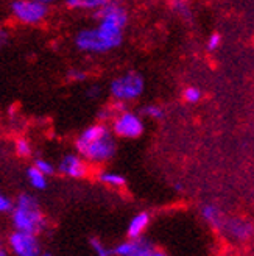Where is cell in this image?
Returning <instances> with one entry per match:
<instances>
[{"mask_svg":"<svg viewBox=\"0 0 254 256\" xmlns=\"http://www.w3.org/2000/svg\"><path fill=\"white\" fill-rule=\"evenodd\" d=\"M109 91L117 102L134 100L144 92V78L137 72H128L119 76V78L112 80Z\"/></svg>","mask_w":254,"mask_h":256,"instance_id":"5","label":"cell"},{"mask_svg":"<svg viewBox=\"0 0 254 256\" xmlns=\"http://www.w3.org/2000/svg\"><path fill=\"white\" fill-rule=\"evenodd\" d=\"M87 170L89 168L86 160L81 155H73V153L62 156L58 164V172L69 178H84L87 175Z\"/></svg>","mask_w":254,"mask_h":256,"instance_id":"8","label":"cell"},{"mask_svg":"<svg viewBox=\"0 0 254 256\" xmlns=\"http://www.w3.org/2000/svg\"><path fill=\"white\" fill-rule=\"evenodd\" d=\"M150 252H153V247H151L148 240L142 238L128 239L112 250V253L116 256H147Z\"/></svg>","mask_w":254,"mask_h":256,"instance_id":"9","label":"cell"},{"mask_svg":"<svg viewBox=\"0 0 254 256\" xmlns=\"http://www.w3.org/2000/svg\"><path fill=\"white\" fill-rule=\"evenodd\" d=\"M220 44H222V36L219 33H214V34H211L208 38L206 47H208V50H211V52H212V50H217L220 47Z\"/></svg>","mask_w":254,"mask_h":256,"instance_id":"21","label":"cell"},{"mask_svg":"<svg viewBox=\"0 0 254 256\" xmlns=\"http://www.w3.org/2000/svg\"><path fill=\"white\" fill-rule=\"evenodd\" d=\"M75 147L78 155L89 162H105L116 153V142L105 124H94L83 130L75 140Z\"/></svg>","mask_w":254,"mask_h":256,"instance_id":"2","label":"cell"},{"mask_svg":"<svg viewBox=\"0 0 254 256\" xmlns=\"http://www.w3.org/2000/svg\"><path fill=\"white\" fill-rule=\"evenodd\" d=\"M97 19L98 27L81 30L75 38V46L81 52L105 54L122 44L123 28L128 22L126 10L119 2L109 0L103 8L97 11Z\"/></svg>","mask_w":254,"mask_h":256,"instance_id":"1","label":"cell"},{"mask_svg":"<svg viewBox=\"0 0 254 256\" xmlns=\"http://www.w3.org/2000/svg\"><path fill=\"white\" fill-rule=\"evenodd\" d=\"M98 180L103 184H108V186H112V188H120V186L125 184V178L120 174H116V172H101L98 175Z\"/></svg>","mask_w":254,"mask_h":256,"instance_id":"15","label":"cell"},{"mask_svg":"<svg viewBox=\"0 0 254 256\" xmlns=\"http://www.w3.org/2000/svg\"><path fill=\"white\" fill-rule=\"evenodd\" d=\"M223 232H226L228 236H231L236 240L245 242L253 238L254 225L245 219H226Z\"/></svg>","mask_w":254,"mask_h":256,"instance_id":"10","label":"cell"},{"mask_svg":"<svg viewBox=\"0 0 254 256\" xmlns=\"http://www.w3.org/2000/svg\"><path fill=\"white\" fill-rule=\"evenodd\" d=\"M112 132L120 138L134 139L144 133V124L136 112L120 111L112 119Z\"/></svg>","mask_w":254,"mask_h":256,"instance_id":"6","label":"cell"},{"mask_svg":"<svg viewBox=\"0 0 254 256\" xmlns=\"http://www.w3.org/2000/svg\"><path fill=\"white\" fill-rule=\"evenodd\" d=\"M201 216L211 228L217 230V232H223L226 217L219 206H215V204H205L201 208Z\"/></svg>","mask_w":254,"mask_h":256,"instance_id":"11","label":"cell"},{"mask_svg":"<svg viewBox=\"0 0 254 256\" xmlns=\"http://www.w3.org/2000/svg\"><path fill=\"white\" fill-rule=\"evenodd\" d=\"M103 256H112V254H111V252H109V253H106V254H103Z\"/></svg>","mask_w":254,"mask_h":256,"instance_id":"29","label":"cell"},{"mask_svg":"<svg viewBox=\"0 0 254 256\" xmlns=\"http://www.w3.org/2000/svg\"><path fill=\"white\" fill-rule=\"evenodd\" d=\"M12 208H14V202H12L9 197H6L3 192H0V214L11 212Z\"/></svg>","mask_w":254,"mask_h":256,"instance_id":"20","label":"cell"},{"mask_svg":"<svg viewBox=\"0 0 254 256\" xmlns=\"http://www.w3.org/2000/svg\"><path fill=\"white\" fill-rule=\"evenodd\" d=\"M109 0H66V5L70 10H87L98 11L103 8Z\"/></svg>","mask_w":254,"mask_h":256,"instance_id":"13","label":"cell"},{"mask_svg":"<svg viewBox=\"0 0 254 256\" xmlns=\"http://www.w3.org/2000/svg\"><path fill=\"white\" fill-rule=\"evenodd\" d=\"M8 247L16 256H41V244L37 234L14 230L8 236Z\"/></svg>","mask_w":254,"mask_h":256,"instance_id":"7","label":"cell"},{"mask_svg":"<svg viewBox=\"0 0 254 256\" xmlns=\"http://www.w3.org/2000/svg\"><path fill=\"white\" fill-rule=\"evenodd\" d=\"M67 76H69L70 80H73V82H83V80H86V74L83 70H78V69L69 70Z\"/></svg>","mask_w":254,"mask_h":256,"instance_id":"22","label":"cell"},{"mask_svg":"<svg viewBox=\"0 0 254 256\" xmlns=\"http://www.w3.org/2000/svg\"><path fill=\"white\" fill-rule=\"evenodd\" d=\"M98 94H100V88H98V86H94L92 89H89V92H87L89 97H95V96H98Z\"/></svg>","mask_w":254,"mask_h":256,"instance_id":"24","label":"cell"},{"mask_svg":"<svg viewBox=\"0 0 254 256\" xmlns=\"http://www.w3.org/2000/svg\"><path fill=\"white\" fill-rule=\"evenodd\" d=\"M27 180L30 186L36 190H44L47 188V175L42 174L37 168H34V166L27 169Z\"/></svg>","mask_w":254,"mask_h":256,"instance_id":"14","label":"cell"},{"mask_svg":"<svg viewBox=\"0 0 254 256\" xmlns=\"http://www.w3.org/2000/svg\"><path fill=\"white\" fill-rule=\"evenodd\" d=\"M34 168H37L39 169L42 174H45L47 176H50V175H53L55 174V166L50 162V161H47V160H42V158H37V160H34Z\"/></svg>","mask_w":254,"mask_h":256,"instance_id":"18","label":"cell"},{"mask_svg":"<svg viewBox=\"0 0 254 256\" xmlns=\"http://www.w3.org/2000/svg\"><path fill=\"white\" fill-rule=\"evenodd\" d=\"M9 10L14 19L25 25L41 24L48 14V5L37 0H12Z\"/></svg>","mask_w":254,"mask_h":256,"instance_id":"4","label":"cell"},{"mask_svg":"<svg viewBox=\"0 0 254 256\" xmlns=\"http://www.w3.org/2000/svg\"><path fill=\"white\" fill-rule=\"evenodd\" d=\"M147 256H166L164 253H161V252H156V250H153V252H150Z\"/></svg>","mask_w":254,"mask_h":256,"instance_id":"25","label":"cell"},{"mask_svg":"<svg viewBox=\"0 0 254 256\" xmlns=\"http://www.w3.org/2000/svg\"><path fill=\"white\" fill-rule=\"evenodd\" d=\"M9 42V32L3 27H0V47H5Z\"/></svg>","mask_w":254,"mask_h":256,"instance_id":"23","label":"cell"},{"mask_svg":"<svg viewBox=\"0 0 254 256\" xmlns=\"http://www.w3.org/2000/svg\"><path fill=\"white\" fill-rule=\"evenodd\" d=\"M201 91L197 88V86H189L184 89V92H183V97L186 102H189V104H197V102H200L201 98Z\"/></svg>","mask_w":254,"mask_h":256,"instance_id":"17","label":"cell"},{"mask_svg":"<svg viewBox=\"0 0 254 256\" xmlns=\"http://www.w3.org/2000/svg\"><path fill=\"white\" fill-rule=\"evenodd\" d=\"M41 256H52V254H48V253H41Z\"/></svg>","mask_w":254,"mask_h":256,"instance_id":"28","label":"cell"},{"mask_svg":"<svg viewBox=\"0 0 254 256\" xmlns=\"http://www.w3.org/2000/svg\"><path fill=\"white\" fill-rule=\"evenodd\" d=\"M148 224H150V214L148 212L142 211V212L136 214L131 219L130 225H128V232H126V233H128V239L142 238V234L147 230Z\"/></svg>","mask_w":254,"mask_h":256,"instance_id":"12","label":"cell"},{"mask_svg":"<svg viewBox=\"0 0 254 256\" xmlns=\"http://www.w3.org/2000/svg\"><path fill=\"white\" fill-rule=\"evenodd\" d=\"M0 256H8V253H6L5 250H2V248H0Z\"/></svg>","mask_w":254,"mask_h":256,"instance_id":"27","label":"cell"},{"mask_svg":"<svg viewBox=\"0 0 254 256\" xmlns=\"http://www.w3.org/2000/svg\"><path fill=\"white\" fill-rule=\"evenodd\" d=\"M142 114L150 119H162L164 118V110L158 105H147L142 110Z\"/></svg>","mask_w":254,"mask_h":256,"instance_id":"19","label":"cell"},{"mask_svg":"<svg viewBox=\"0 0 254 256\" xmlns=\"http://www.w3.org/2000/svg\"><path fill=\"white\" fill-rule=\"evenodd\" d=\"M37 2H42V4L48 5V4H53V2H56V0H37Z\"/></svg>","mask_w":254,"mask_h":256,"instance_id":"26","label":"cell"},{"mask_svg":"<svg viewBox=\"0 0 254 256\" xmlns=\"http://www.w3.org/2000/svg\"><path fill=\"white\" fill-rule=\"evenodd\" d=\"M16 153L20 158H28L31 155V144L25 138H19L16 140Z\"/></svg>","mask_w":254,"mask_h":256,"instance_id":"16","label":"cell"},{"mask_svg":"<svg viewBox=\"0 0 254 256\" xmlns=\"http://www.w3.org/2000/svg\"><path fill=\"white\" fill-rule=\"evenodd\" d=\"M11 224L17 232L39 236L47 228V219L39 206V202L31 194H20L11 211Z\"/></svg>","mask_w":254,"mask_h":256,"instance_id":"3","label":"cell"}]
</instances>
